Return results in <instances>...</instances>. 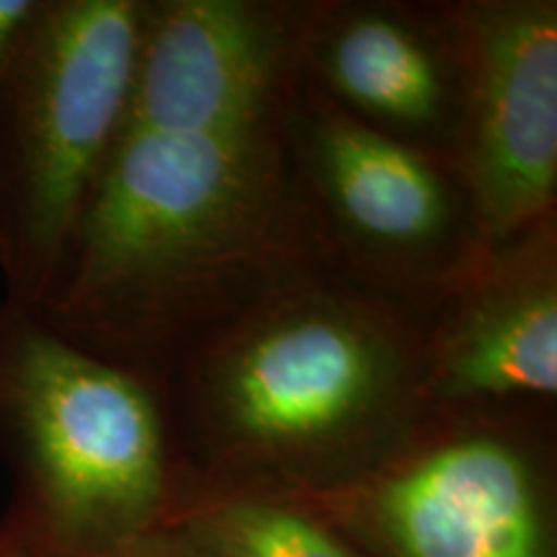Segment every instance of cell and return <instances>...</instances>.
Masks as SVG:
<instances>
[{"label":"cell","mask_w":557,"mask_h":557,"mask_svg":"<svg viewBox=\"0 0 557 557\" xmlns=\"http://www.w3.org/2000/svg\"><path fill=\"white\" fill-rule=\"evenodd\" d=\"M320 269L336 263L282 120L122 127L37 312L156 387L230 320Z\"/></svg>","instance_id":"1"},{"label":"cell","mask_w":557,"mask_h":557,"mask_svg":"<svg viewBox=\"0 0 557 557\" xmlns=\"http://www.w3.org/2000/svg\"><path fill=\"white\" fill-rule=\"evenodd\" d=\"M178 483L320 491L429 413L421 312L338 269L284 284L156 385Z\"/></svg>","instance_id":"2"},{"label":"cell","mask_w":557,"mask_h":557,"mask_svg":"<svg viewBox=\"0 0 557 557\" xmlns=\"http://www.w3.org/2000/svg\"><path fill=\"white\" fill-rule=\"evenodd\" d=\"M0 529L60 557H114L163 524L176 493L158 389L0 297Z\"/></svg>","instance_id":"3"},{"label":"cell","mask_w":557,"mask_h":557,"mask_svg":"<svg viewBox=\"0 0 557 557\" xmlns=\"http://www.w3.org/2000/svg\"><path fill=\"white\" fill-rule=\"evenodd\" d=\"M145 0H39L0 90L3 299L52 292L129 109Z\"/></svg>","instance_id":"4"},{"label":"cell","mask_w":557,"mask_h":557,"mask_svg":"<svg viewBox=\"0 0 557 557\" xmlns=\"http://www.w3.org/2000/svg\"><path fill=\"white\" fill-rule=\"evenodd\" d=\"M555 410H429L367 470L282 496L367 557H557Z\"/></svg>","instance_id":"5"},{"label":"cell","mask_w":557,"mask_h":557,"mask_svg":"<svg viewBox=\"0 0 557 557\" xmlns=\"http://www.w3.org/2000/svg\"><path fill=\"white\" fill-rule=\"evenodd\" d=\"M282 135L333 263L357 282L423 312L483 250L449 158L351 120L302 81Z\"/></svg>","instance_id":"6"},{"label":"cell","mask_w":557,"mask_h":557,"mask_svg":"<svg viewBox=\"0 0 557 557\" xmlns=\"http://www.w3.org/2000/svg\"><path fill=\"white\" fill-rule=\"evenodd\" d=\"M465 101L451 163L483 248L557 218V0H451Z\"/></svg>","instance_id":"7"},{"label":"cell","mask_w":557,"mask_h":557,"mask_svg":"<svg viewBox=\"0 0 557 557\" xmlns=\"http://www.w3.org/2000/svg\"><path fill=\"white\" fill-rule=\"evenodd\" d=\"M429 410L557 408V218L483 248L421 312Z\"/></svg>","instance_id":"8"},{"label":"cell","mask_w":557,"mask_h":557,"mask_svg":"<svg viewBox=\"0 0 557 557\" xmlns=\"http://www.w3.org/2000/svg\"><path fill=\"white\" fill-rule=\"evenodd\" d=\"M315 0H145L124 127L225 129L282 120Z\"/></svg>","instance_id":"9"},{"label":"cell","mask_w":557,"mask_h":557,"mask_svg":"<svg viewBox=\"0 0 557 557\" xmlns=\"http://www.w3.org/2000/svg\"><path fill=\"white\" fill-rule=\"evenodd\" d=\"M299 81L382 135L455 156L465 47L451 0H315Z\"/></svg>","instance_id":"10"},{"label":"cell","mask_w":557,"mask_h":557,"mask_svg":"<svg viewBox=\"0 0 557 557\" xmlns=\"http://www.w3.org/2000/svg\"><path fill=\"white\" fill-rule=\"evenodd\" d=\"M160 527L199 557H367L312 508L250 487L178 483Z\"/></svg>","instance_id":"11"},{"label":"cell","mask_w":557,"mask_h":557,"mask_svg":"<svg viewBox=\"0 0 557 557\" xmlns=\"http://www.w3.org/2000/svg\"><path fill=\"white\" fill-rule=\"evenodd\" d=\"M37 3L39 0H0V90H3L13 54H16L21 32L32 18Z\"/></svg>","instance_id":"12"},{"label":"cell","mask_w":557,"mask_h":557,"mask_svg":"<svg viewBox=\"0 0 557 557\" xmlns=\"http://www.w3.org/2000/svg\"><path fill=\"white\" fill-rule=\"evenodd\" d=\"M114 557H199L184 540L176 537L171 529L158 527L143 534L127 547H122Z\"/></svg>","instance_id":"13"},{"label":"cell","mask_w":557,"mask_h":557,"mask_svg":"<svg viewBox=\"0 0 557 557\" xmlns=\"http://www.w3.org/2000/svg\"><path fill=\"white\" fill-rule=\"evenodd\" d=\"M0 557H60V555L45 553V549L26 545V542L11 537V534H5L3 529H0Z\"/></svg>","instance_id":"14"}]
</instances>
